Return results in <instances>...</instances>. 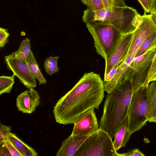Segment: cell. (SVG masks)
<instances>
[{
	"label": "cell",
	"instance_id": "cell-1",
	"mask_svg": "<svg viewBox=\"0 0 156 156\" xmlns=\"http://www.w3.org/2000/svg\"><path fill=\"white\" fill-rule=\"evenodd\" d=\"M103 81L93 72L85 73L75 86L57 101L53 112L56 122H78L92 109H98L104 97Z\"/></svg>",
	"mask_w": 156,
	"mask_h": 156
},
{
	"label": "cell",
	"instance_id": "cell-2",
	"mask_svg": "<svg viewBox=\"0 0 156 156\" xmlns=\"http://www.w3.org/2000/svg\"><path fill=\"white\" fill-rule=\"evenodd\" d=\"M133 94L131 82L125 79L107 93L99 129L107 132L112 138L114 137L127 115Z\"/></svg>",
	"mask_w": 156,
	"mask_h": 156
},
{
	"label": "cell",
	"instance_id": "cell-3",
	"mask_svg": "<svg viewBox=\"0 0 156 156\" xmlns=\"http://www.w3.org/2000/svg\"><path fill=\"white\" fill-rule=\"evenodd\" d=\"M137 10L126 6L113 7L93 11L87 8L83 11L82 19L86 25L106 24L112 26L124 35L133 31Z\"/></svg>",
	"mask_w": 156,
	"mask_h": 156
},
{
	"label": "cell",
	"instance_id": "cell-4",
	"mask_svg": "<svg viewBox=\"0 0 156 156\" xmlns=\"http://www.w3.org/2000/svg\"><path fill=\"white\" fill-rule=\"evenodd\" d=\"M86 25L94 39L97 52L106 60L123 35L116 28L110 25Z\"/></svg>",
	"mask_w": 156,
	"mask_h": 156
},
{
	"label": "cell",
	"instance_id": "cell-5",
	"mask_svg": "<svg viewBox=\"0 0 156 156\" xmlns=\"http://www.w3.org/2000/svg\"><path fill=\"white\" fill-rule=\"evenodd\" d=\"M112 139L99 129L85 140L74 156H122L115 150Z\"/></svg>",
	"mask_w": 156,
	"mask_h": 156
},
{
	"label": "cell",
	"instance_id": "cell-6",
	"mask_svg": "<svg viewBox=\"0 0 156 156\" xmlns=\"http://www.w3.org/2000/svg\"><path fill=\"white\" fill-rule=\"evenodd\" d=\"M147 87L143 86L133 93L127 114L128 130L131 134L140 129L147 121Z\"/></svg>",
	"mask_w": 156,
	"mask_h": 156
},
{
	"label": "cell",
	"instance_id": "cell-7",
	"mask_svg": "<svg viewBox=\"0 0 156 156\" xmlns=\"http://www.w3.org/2000/svg\"><path fill=\"white\" fill-rule=\"evenodd\" d=\"M156 52V44L144 54L133 60L124 79L131 82L133 93L143 86Z\"/></svg>",
	"mask_w": 156,
	"mask_h": 156
},
{
	"label": "cell",
	"instance_id": "cell-8",
	"mask_svg": "<svg viewBox=\"0 0 156 156\" xmlns=\"http://www.w3.org/2000/svg\"><path fill=\"white\" fill-rule=\"evenodd\" d=\"M142 22L133 32V35L127 53H136L144 41L156 32V19L153 13H144Z\"/></svg>",
	"mask_w": 156,
	"mask_h": 156
},
{
	"label": "cell",
	"instance_id": "cell-9",
	"mask_svg": "<svg viewBox=\"0 0 156 156\" xmlns=\"http://www.w3.org/2000/svg\"><path fill=\"white\" fill-rule=\"evenodd\" d=\"M4 59L7 68L12 71L13 74L19 78L20 82L27 88L30 89L36 87L35 79L32 75L27 62L9 58L6 56Z\"/></svg>",
	"mask_w": 156,
	"mask_h": 156
},
{
	"label": "cell",
	"instance_id": "cell-10",
	"mask_svg": "<svg viewBox=\"0 0 156 156\" xmlns=\"http://www.w3.org/2000/svg\"><path fill=\"white\" fill-rule=\"evenodd\" d=\"M133 32L123 35L110 57L105 61L104 76L119 64L126 56L133 38Z\"/></svg>",
	"mask_w": 156,
	"mask_h": 156
},
{
	"label": "cell",
	"instance_id": "cell-11",
	"mask_svg": "<svg viewBox=\"0 0 156 156\" xmlns=\"http://www.w3.org/2000/svg\"><path fill=\"white\" fill-rule=\"evenodd\" d=\"M71 135L79 136L91 135L99 128L94 109L89 112L84 117L75 123Z\"/></svg>",
	"mask_w": 156,
	"mask_h": 156
},
{
	"label": "cell",
	"instance_id": "cell-12",
	"mask_svg": "<svg viewBox=\"0 0 156 156\" xmlns=\"http://www.w3.org/2000/svg\"><path fill=\"white\" fill-rule=\"evenodd\" d=\"M16 106L23 113L30 114L34 112L39 105L40 97L38 92L32 88L18 95L16 99Z\"/></svg>",
	"mask_w": 156,
	"mask_h": 156
},
{
	"label": "cell",
	"instance_id": "cell-13",
	"mask_svg": "<svg viewBox=\"0 0 156 156\" xmlns=\"http://www.w3.org/2000/svg\"><path fill=\"white\" fill-rule=\"evenodd\" d=\"M91 135L79 136L71 135L62 142L56 156H74L85 140Z\"/></svg>",
	"mask_w": 156,
	"mask_h": 156
},
{
	"label": "cell",
	"instance_id": "cell-14",
	"mask_svg": "<svg viewBox=\"0 0 156 156\" xmlns=\"http://www.w3.org/2000/svg\"><path fill=\"white\" fill-rule=\"evenodd\" d=\"M131 134L128 130V117L127 115L114 136L113 144L116 151L126 146Z\"/></svg>",
	"mask_w": 156,
	"mask_h": 156
},
{
	"label": "cell",
	"instance_id": "cell-15",
	"mask_svg": "<svg viewBox=\"0 0 156 156\" xmlns=\"http://www.w3.org/2000/svg\"><path fill=\"white\" fill-rule=\"evenodd\" d=\"M147 91L149 110L147 121L156 123V81L149 84Z\"/></svg>",
	"mask_w": 156,
	"mask_h": 156
},
{
	"label": "cell",
	"instance_id": "cell-16",
	"mask_svg": "<svg viewBox=\"0 0 156 156\" xmlns=\"http://www.w3.org/2000/svg\"><path fill=\"white\" fill-rule=\"evenodd\" d=\"M23 156H36L38 153L31 147L25 144L16 135L11 133L7 138Z\"/></svg>",
	"mask_w": 156,
	"mask_h": 156
},
{
	"label": "cell",
	"instance_id": "cell-17",
	"mask_svg": "<svg viewBox=\"0 0 156 156\" xmlns=\"http://www.w3.org/2000/svg\"><path fill=\"white\" fill-rule=\"evenodd\" d=\"M27 63L32 75L37 80L39 85L46 83L47 81L41 71L32 51L27 57Z\"/></svg>",
	"mask_w": 156,
	"mask_h": 156
},
{
	"label": "cell",
	"instance_id": "cell-18",
	"mask_svg": "<svg viewBox=\"0 0 156 156\" xmlns=\"http://www.w3.org/2000/svg\"><path fill=\"white\" fill-rule=\"evenodd\" d=\"M14 74L11 76H0V95L5 93H10L14 83Z\"/></svg>",
	"mask_w": 156,
	"mask_h": 156
},
{
	"label": "cell",
	"instance_id": "cell-19",
	"mask_svg": "<svg viewBox=\"0 0 156 156\" xmlns=\"http://www.w3.org/2000/svg\"><path fill=\"white\" fill-rule=\"evenodd\" d=\"M156 44V32H155L149 36L143 42L138 50L135 57L144 54Z\"/></svg>",
	"mask_w": 156,
	"mask_h": 156
},
{
	"label": "cell",
	"instance_id": "cell-20",
	"mask_svg": "<svg viewBox=\"0 0 156 156\" xmlns=\"http://www.w3.org/2000/svg\"><path fill=\"white\" fill-rule=\"evenodd\" d=\"M59 56H50L47 58L44 62V67L46 73L50 76L58 72L59 69L57 66Z\"/></svg>",
	"mask_w": 156,
	"mask_h": 156
},
{
	"label": "cell",
	"instance_id": "cell-21",
	"mask_svg": "<svg viewBox=\"0 0 156 156\" xmlns=\"http://www.w3.org/2000/svg\"><path fill=\"white\" fill-rule=\"evenodd\" d=\"M156 73V52L153 59L149 71L144 83L143 86L147 87L151 82L153 76Z\"/></svg>",
	"mask_w": 156,
	"mask_h": 156
},
{
	"label": "cell",
	"instance_id": "cell-22",
	"mask_svg": "<svg viewBox=\"0 0 156 156\" xmlns=\"http://www.w3.org/2000/svg\"><path fill=\"white\" fill-rule=\"evenodd\" d=\"M104 8L113 7H123L126 6L124 0H102Z\"/></svg>",
	"mask_w": 156,
	"mask_h": 156
},
{
	"label": "cell",
	"instance_id": "cell-23",
	"mask_svg": "<svg viewBox=\"0 0 156 156\" xmlns=\"http://www.w3.org/2000/svg\"><path fill=\"white\" fill-rule=\"evenodd\" d=\"M18 50L23 52L28 57L31 51L30 40L28 38H26L21 41Z\"/></svg>",
	"mask_w": 156,
	"mask_h": 156
},
{
	"label": "cell",
	"instance_id": "cell-24",
	"mask_svg": "<svg viewBox=\"0 0 156 156\" xmlns=\"http://www.w3.org/2000/svg\"><path fill=\"white\" fill-rule=\"evenodd\" d=\"M11 131L10 127L0 124V144L4 142L9 135Z\"/></svg>",
	"mask_w": 156,
	"mask_h": 156
},
{
	"label": "cell",
	"instance_id": "cell-25",
	"mask_svg": "<svg viewBox=\"0 0 156 156\" xmlns=\"http://www.w3.org/2000/svg\"><path fill=\"white\" fill-rule=\"evenodd\" d=\"M10 34L7 29L1 27L0 28V48L4 47L6 44L8 43V38Z\"/></svg>",
	"mask_w": 156,
	"mask_h": 156
},
{
	"label": "cell",
	"instance_id": "cell-26",
	"mask_svg": "<svg viewBox=\"0 0 156 156\" xmlns=\"http://www.w3.org/2000/svg\"><path fill=\"white\" fill-rule=\"evenodd\" d=\"M142 6L144 13H151L152 12L154 5V0H138Z\"/></svg>",
	"mask_w": 156,
	"mask_h": 156
},
{
	"label": "cell",
	"instance_id": "cell-27",
	"mask_svg": "<svg viewBox=\"0 0 156 156\" xmlns=\"http://www.w3.org/2000/svg\"><path fill=\"white\" fill-rule=\"evenodd\" d=\"M12 156H23L22 154L18 151L12 143L7 138L4 142Z\"/></svg>",
	"mask_w": 156,
	"mask_h": 156
},
{
	"label": "cell",
	"instance_id": "cell-28",
	"mask_svg": "<svg viewBox=\"0 0 156 156\" xmlns=\"http://www.w3.org/2000/svg\"><path fill=\"white\" fill-rule=\"evenodd\" d=\"M6 56L9 58H14L20 60L27 62V57L23 52L18 50L13 52L11 54Z\"/></svg>",
	"mask_w": 156,
	"mask_h": 156
},
{
	"label": "cell",
	"instance_id": "cell-29",
	"mask_svg": "<svg viewBox=\"0 0 156 156\" xmlns=\"http://www.w3.org/2000/svg\"><path fill=\"white\" fill-rule=\"evenodd\" d=\"M104 8L102 0H92V7L91 9L95 11Z\"/></svg>",
	"mask_w": 156,
	"mask_h": 156
},
{
	"label": "cell",
	"instance_id": "cell-30",
	"mask_svg": "<svg viewBox=\"0 0 156 156\" xmlns=\"http://www.w3.org/2000/svg\"><path fill=\"white\" fill-rule=\"evenodd\" d=\"M122 156H145V155L139 149H134L128 152L121 154Z\"/></svg>",
	"mask_w": 156,
	"mask_h": 156
},
{
	"label": "cell",
	"instance_id": "cell-31",
	"mask_svg": "<svg viewBox=\"0 0 156 156\" xmlns=\"http://www.w3.org/2000/svg\"><path fill=\"white\" fill-rule=\"evenodd\" d=\"M119 64L115 66L107 75L104 76V81H109L112 79L117 71L118 67Z\"/></svg>",
	"mask_w": 156,
	"mask_h": 156
},
{
	"label": "cell",
	"instance_id": "cell-32",
	"mask_svg": "<svg viewBox=\"0 0 156 156\" xmlns=\"http://www.w3.org/2000/svg\"><path fill=\"white\" fill-rule=\"evenodd\" d=\"M0 155L2 156H11L8 149L6 147L4 142L0 144Z\"/></svg>",
	"mask_w": 156,
	"mask_h": 156
},
{
	"label": "cell",
	"instance_id": "cell-33",
	"mask_svg": "<svg viewBox=\"0 0 156 156\" xmlns=\"http://www.w3.org/2000/svg\"><path fill=\"white\" fill-rule=\"evenodd\" d=\"M82 3L87 6V8L91 9L92 0H81Z\"/></svg>",
	"mask_w": 156,
	"mask_h": 156
},
{
	"label": "cell",
	"instance_id": "cell-34",
	"mask_svg": "<svg viewBox=\"0 0 156 156\" xmlns=\"http://www.w3.org/2000/svg\"><path fill=\"white\" fill-rule=\"evenodd\" d=\"M152 81H156V73L153 76L151 80V82Z\"/></svg>",
	"mask_w": 156,
	"mask_h": 156
},
{
	"label": "cell",
	"instance_id": "cell-35",
	"mask_svg": "<svg viewBox=\"0 0 156 156\" xmlns=\"http://www.w3.org/2000/svg\"><path fill=\"white\" fill-rule=\"evenodd\" d=\"M156 1H154L153 9L152 12H151V14L153 11H156Z\"/></svg>",
	"mask_w": 156,
	"mask_h": 156
},
{
	"label": "cell",
	"instance_id": "cell-36",
	"mask_svg": "<svg viewBox=\"0 0 156 156\" xmlns=\"http://www.w3.org/2000/svg\"><path fill=\"white\" fill-rule=\"evenodd\" d=\"M151 13H154V14H156V11H153Z\"/></svg>",
	"mask_w": 156,
	"mask_h": 156
},
{
	"label": "cell",
	"instance_id": "cell-37",
	"mask_svg": "<svg viewBox=\"0 0 156 156\" xmlns=\"http://www.w3.org/2000/svg\"><path fill=\"white\" fill-rule=\"evenodd\" d=\"M155 16V17L156 19V14L153 13Z\"/></svg>",
	"mask_w": 156,
	"mask_h": 156
},
{
	"label": "cell",
	"instance_id": "cell-38",
	"mask_svg": "<svg viewBox=\"0 0 156 156\" xmlns=\"http://www.w3.org/2000/svg\"><path fill=\"white\" fill-rule=\"evenodd\" d=\"M154 1H156V0H154Z\"/></svg>",
	"mask_w": 156,
	"mask_h": 156
}]
</instances>
